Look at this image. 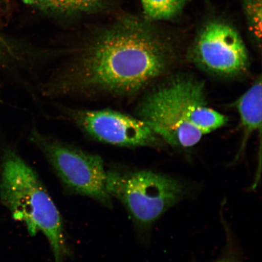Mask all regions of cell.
<instances>
[{
    "label": "cell",
    "mask_w": 262,
    "mask_h": 262,
    "mask_svg": "<svg viewBox=\"0 0 262 262\" xmlns=\"http://www.w3.org/2000/svg\"><path fill=\"white\" fill-rule=\"evenodd\" d=\"M244 10L249 28L255 37L261 38V0H244Z\"/></svg>",
    "instance_id": "8fae6325"
},
{
    "label": "cell",
    "mask_w": 262,
    "mask_h": 262,
    "mask_svg": "<svg viewBox=\"0 0 262 262\" xmlns=\"http://www.w3.org/2000/svg\"><path fill=\"white\" fill-rule=\"evenodd\" d=\"M0 198L29 234L45 235L55 262H64L68 249L60 212L34 170L11 150L3 158Z\"/></svg>",
    "instance_id": "3957f363"
},
{
    "label": "cell",
    "mask_w": 262,
    "mask_h": 262,
    "mask_svg": "<svg viewBox=\"0 0 262 262\" xmlns=\"http://www.w3.org/2000/svg\"><path fill=\"white\" fill-rule=\"evenodd\" d=\"M169 44L149 25L125 17L91 36L47 82L49 96H123L165 73Z\"/></svg>",
    "instance_id": "6da1fadb"
},
{
    "label": "cell",
    "mask_w": 262,
    "mask_h": 262,
    "mask_svg": "<svg viewBox=\"0 0 262 262\" xmlns=\"http://www.w3.org/2000/svg\"><path fill=\"white\" fill-rule=\"evenodd\" d=\"M241 123L247 137L255 131H261L262 119L261 78L238 98L235 102Z\"/></svg>",
    "instance_id": "ba28073f"
},
{
    "label": "cell",
    "mask_w": 262,
    "mask_h": 262,
    "mask_svg": "<svg viewBox=\"0 0 262 262\" xmlns=\"http://www.w3.org/2000/svg\"><path fill=\"white\" fill-rule=\"evenodd\" d=\"M144 14L151 20H165L178 15L188 0H140Z\"/></svg>",
    "instance_id": "30bf717a"
},
{
    "label": "cell",
    "mask_w": 262,
    "mask_h": 262,
    "mask_svg": "<svg viewBox=\"0 0 262 262\" xmlns=\"http://www.w3.org/2000/svg\"><path fill=\"white\" fill-rule=\"evenodd\" d=\"M25 4L54 15H76L102 8L107 0H22Z\"/></svg>",
    "instance_id": "9c48e42d"
},
{
    "label": "cell",
    "mask_w": 262,
    "mask_h": 262,
    "mask_svg": "<svg viewBox=\"0 0 262 262\" xmlns=\"http://www.w3.org/2000/svg\"><path fill=\"white\" fill-rule=\"evenodd\" d=\"M30 140L41 150L55 173L69 191L89 196L110 206L107 190V171L100 156L32 131Z\"/></svg>",
    "instance_id": "5b68a950"
},
{
    "label": "cell",
    "mask_w": 262,
    "mask_h": 262,
    "mask_svg": "<svg viewBox=\"0 0 262 262\" xmlns=\"http://www.w3.org/2000/svg\"><path fill=\"white\" fill-rule=\"evenodd\" d=\"M72 120L98 142L120 147L150 145L155 134L139 119L111 110H71Z\"/></svg>",
    "instance_id": "52a82bcc"
},
{
    "label": "cell",
    "mask_w": 262,
    "mask_h": 262,
    "mask_svg": "<svg viewBox=\"0 0 262 262\" xmlns=\"http://www.w3.org/2000/svg\"><path fill=\"white\" fill-rule=\"evenodd\" d=\"M106 186L111 198L122 203L137 228L144 232L186 194V186L180 180L147 170H110Z\"/></svg>",
    "instance_id": "277c9868"
},
{
    "label": "cell",
    "mask_w": 262,
    "mask_h": 262,
    "mask_svg": "<svg viewBox=\"0 0 262 262\" xmlns=\"http://www.w3.org/2000/svg\"><path fill=\"white\" fill-rule=\"evenodd\" d=\"M192 57L209 73L227 76L243 73L249 63L247 48L240 35L231 26L216 21L200 32Z\"/></svg>",
    "instance_id": "8992f818"
},
{
    "label": "cell",
    "mask_w": 262,
    "mask_h": 262,
    "mask_svg": "<svg viewBox=\"0 0 262 262\" xmlns=\"http://www.w3.org/2000/svg\"><path fill=\"white\" fill-rule=\"evenodd\" d=\"M137 114L155 135L180 148L195 146L228 121L208 105L204 83L185 77L173 78L147 95Z\"/></svg>",
    "instance_id": "7a4b0ae2"
},
{
    "label": "cell",
    "mask_w": 262,
    "mask_h": 262,
    "mask_svg": "<svg viewBox=\"0 0 262 262\" xmlns=\"http://www.w3.org/2000/svg\"><path fill=\"white\" fill-rule=\"evenodd\" d=\"M214 262H242L233 253H227Z\"/></svg>",
    "instance_id": "7c38bea8"
}]
</instances>
